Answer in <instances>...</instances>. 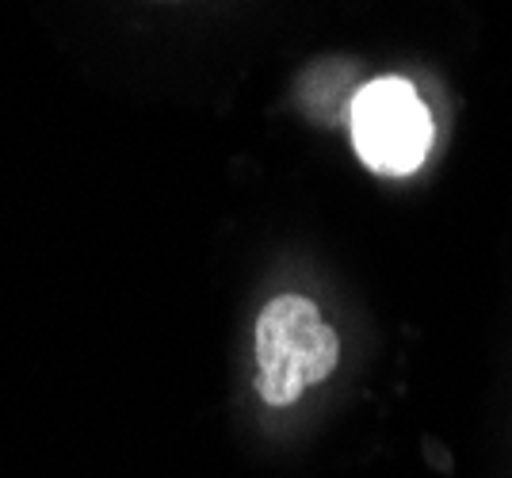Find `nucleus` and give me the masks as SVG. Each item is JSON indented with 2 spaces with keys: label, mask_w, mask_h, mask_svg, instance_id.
<instances>
[{
  "label": "nucleus",
  "mask_w": 512,
  "mask_h": 478,
  "mask_svg": "<svg viewBox=\"0 0 512 478\" xmlns=\"http://www.w3.org/2000/svg\"><path fill=\"white\" fill-rule=\"evenodd\" d=\"M348 131L363 165L383 176L417 173L432 150V115L402 77L367 81L348 108Z\"/></svg>",
  "instance_id": "nucleus-2"
},
{
  "label": "nucleus",
  "mask_w": 512,
  "mask_h": 478,
  "mask_svg": "<svg viewBox=\"0 0 512 478\" xmlns=\"http://www.w3.org/2000/svg\"><path fill=\"white\" fill-rule=\"evenodd\" d=\"M256 391L268 406H295L306 387L325 383L341 364V341L306 295H276L253 329Z\"/></svg>",
  "instance_id": "nucleus-1"
}]
</instances>
